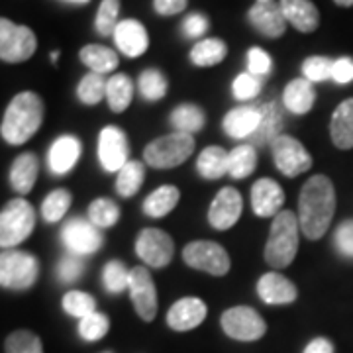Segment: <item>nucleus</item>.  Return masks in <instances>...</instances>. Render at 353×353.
Masks as SVG:
<instances>
[{
    "instance_id": "2f4dec72",
    "label": "nucleus",
    "mask_w": 353,
    "mask_h": 353,
    "mask_svg": "<svg viewBox=\"0 0 353 353\" xmlns=\"http://www.w3.org/2000/svg\"><path fill=\"white\" fill-rule=\"evenodd\" d=\"M204 112H202L201 106L196 104H181L176 106L175 110L171 112V126L175 128V132H181V134H196L204 128Z\"/></svg>"
},
{
    "instance_id": "9d476101",
    "label": "nucleus",
    "mask_w": 353,
    "mask_h": 353,
    "mask_svg": "<svg viewBox=\"0 0 353 353\" xmlns=\"http://www.w3.org/2000/svg\"><path fill=\"white\" fill-rule=\"evenodd\" d=\"M136 253L148 267L159 269L171 263L175 255V243L163 230L145 228L139 232L138 240H136Z\"/></svg>"
},
{
    "instance_id": "f704fd0d",
    "label": "nucleus",
    "mask_w": 353,
    "mask_h": 353,
    "mask_svg": "<svg viewBox=\"0 0 353 353\" xmlns=\"http://www.w3.org/2000/svg\"><path fill=\"white\" fill-rule=\"evenodd\" d=\"M143 179H145V167H143V163H139V161H128L122 167V171L118 173V179H116V190H118V194L124 196V199L134 196L141 189Z\"/></svg>"
},
{
    "instance_id": "4be33fe9",
    "label": "nucleus",
    "mask_w": 353,
    "mask_h": 353,
    "mask_svg": "<svg viewBox=\"0 0 353 353\" xmlns=\"http://www.w3.org/2000/svg\"><path fill=\"white\" fill-rule=\"evenodd\" d=\"M290 26L303 34H312L320 24V12L312 0H279Z\"/></svg>"
},
{
    "instance_id": "8fccbe9b",
    "label": "nucleus",
    "mask_w": 353,
    "mask_h": 353,
    "mask_svg": "<svg viewBox=\"0 0 353 353\" xmlns=\"http://www.w3.org/2000/svg\"><path fill=\"white\" fill-rule=\"evenodd\" d=\"M206 30H208V20H206L204 14H189L185 18V22H183V34L187 38H201V36L206 34Z\"/></svg>"
},
{
    "instance_id": "a18cd8bd",
    "label": "nucleus",
    "mask_w": 353,
    "mask_h": 353,
    "mask_svg": "<svg viewBox=\"0 0 353 353\" xmlns=\"http://www.w3.org/2000/svg\"><path fill=\"white\" fill-rule=\"evenodd\" d=\"M108 328H110V320H108V316L101 314V312H94L79 322V334L87 341L102 340L108 334Z\"/></svg>"
},
{
    "instance_id": "20e7f679",
    "label": "nucleus",
    "mask_w": 353,
    "mask_h": 353,
    "mask_svg": "<svg viewBox=\"0 0 353 353\" xmlns=\"http://www.w3.org/2000/svg\"><path fill=\"white\" fill-rule=\"evenodd\" d=\"M36 226V210L24 199L10 201L0 214V245L10 250L30 238Z\"/></svg>"
},
{
    "instance_id": "c03bdc74",
    "label": "nucleus",
    "mask_w": 353,
    "mask_h": 353,
    "mask_svg": "<svg viewBox=\"0 0 353 353\" xmlns=\"http://www.w3.org/2000/svg\"><path fill=\"white\" fill-rule=\"evenodd\" d=\"M263 88V77L253 75V73H241L232 83V94L238 101H252Z\"/></svg>"
},
{
    "instance_id": "864d4df0",
    "label": "nucleus",
    "mask_w": 353,
    "mask_h": 353,
    "mask_svg": "<svg viewBox=\"0 0 353 353\" xmlns=\"http://www.w3.org/2000/svg\"><path fill=\"white\" fill-rule=\"evenodd\" d=\"M189 0H153V10L159 16H175L187 8Z\"/></svg>"
},
{
    "instance_id": "37998d69",
    "label": "nucleus",
    "mask_w": 353,
    "mask_h": 353,
    "mask_svg": "<svg viewBox=\"0 0 353 353\" xmlns=\"http://www.w3.org/2000/svg\"><path fill=\"white\" fill-rule=\"evenodd\" d=\"M118 16H120V0H102L97 12V32L101 36H114L116 28H118Z\"/></svg>"
},
{
    "instance_id": "39448f33",
    "label": "nucleus",
    "mask_w": 353,
    "mask_h": 353,
    "mask_svg": "<svg viewBox=\"0 0 353 353\" xmlns=\"http://www.w3.org/2000/svg\"><path fill=\"white\" fill-rule=\"evenodd\" d=\"M194 152V139L190 134L173 132L163 138L153 139L143 150L145 163L153 169H173L185 163Z\"/></svg>"
},
{
    "instance_id": "de8ad7c7",
    "label": "nucleus",
    "mask_w": 353,
    "mask_h": 353,
    "mask_svg": "<svg viewBox=\"0 0 353 353\" xmlns=\"http://www.w3.org/2000/svg\"><path fill=\"white\" fill-rule=\"evenodd\" d=\"M273 69V61L271 55L267 51L259 50V48H252L248 51V71L257 77H265L271 73Z\"/></svg>"
},
{
    "instance_id": "49530a36",
    "label": "nucleus",
    "mask_w": 353,
    "mask_h": 353,
    "mask_svg": "<svg viewBox=\"0 0 353 353\" xmlns=\"http://www.w3.org/2000/svg\"><path fill=\"white\" fill-rule=\"evenodd\" d=\"M332 71H334V61L330 57L312 55V57L304 59V79H308L310 83H324V81H328V79H332Z\"/></svg>"
},
{
    "instance_id": "bb28decb",
    "label": "nucleus",
    "mask_w": 353,
    "mask_h": 353,
    "mask_svg": "<svg viewBox=\"0 0 353 353\" xmlns=\"http://www.w3.org/2000/svg\"><path fill=\"white\" fill-rule=\"evenodd\" d=\"M281 130H283L281 108L277 102H267L261 106V124L252 136V143H257V145L273 143L281 136Z\"/></svg>"
},
{
    "instance_id": "7c9ffc66",
    "label": "nucleus",
    "mask_w": 353,
    "mask_h": 353,
    "mask_svg": "<svg viewBox=\"0 0 353 353\" xmlns=\"http://www.w3.org/2000/svg\"><path fill=\"white\" fill-rule=\"evenodd\" d=\"M134 97V85L130 81V77L124 73H118L108 79V87H106V102L110 106L112 112H124Z\"/></svg>"
},
{
    "instance_id": "a211bd4d",
    "label": "nucleus",
    "mask_w": 353,
    "mask_h": 353,
    "mask_svg": "<svg viewBox=\"0 0 353 353\" xmlns=\"http://www.w3.org/2000/svg\"><path fill=\"white\" fill-rule=\"evenodd\" d=\"M285 202V192L277 181L259 179L252 187V208L261 218H275Z\"/></svg>"
},
{
    "instance_id": "cd10ccee",
    "label": "nucleus",
    "mask_w": 353,
    "mask_h": 353,
    "mask_svg": "<svg viewBox=\"0 0 353 353\" xmlns=\"http://www.w3.org/2000/svg\"><path fill=\"white\" fill-rule=\"evenodd\" d=\"M79 57L92 73H99V75H106L118 67V53L110 48L97 46V43L85 46L79 53Z\"/></svg>"
},
{
    "instance_id": "c756f323",
    "label": "nucleus",
    "mask_w": 353,
    "mask_h": 353,
    "mask_svg": "<svg viewBox=\"0 0 353 353\" xmlns=\"http://www.w3.org/2000/svg\"><path fill=\"white\" fill-rule=\"evenodd\" d=\"M228 53V46L218 38H206L190 50V61L196 67H214L222 63Z\"/></svg>"
},
{
    "instance_id": "f3484780",
    "label": "nucleus",
    "mask_w": 353,
    "mask_h": 353,
    "mask_svg": "<svg viewBox=\"0 0 353 353\" xmlns=\"http://www.w3.org/2000/svg\"><path fill=\"white\" fill-rule=\"evenodd\" d=\"M206 304L196 296H187L176 301L169 312H167V324L175 332H189V330L201 326L206 318Z\"/></svg>"
},
{
    "instance_id": "bf43d9fd",
    "label": "nucleus",
    "mask_w": 353,
    "mask_h": 353,
    "mask_svg": "<svg viewBox=\"0 0 353 353\" xmlns=\"http://www.w3.org/2000/svg\"><path fill=\"white\" fill-rule=\"evenodd\" d=\"M257 2H267V0H257Z\"/></svg>"
},
{
    "instance_id": "09e8293b",
    "label": "nucleus",
    "mask_w": 353,
    "mask_h": 353,
    "mask_svg": "<svg viewBox=\"0 0 353 353\" xmlns=\"http://www.w3.org/2000/svg\"><path fill=\"white\" fill-rule=\"evenodd\" d=\"M83 275V259L75 253H67L63 259L59 261L57 267V277L63 283H73Z\"/></svg>"
},
{
    "instance_id": "603ef678",
    "label": "nucleus",
    "mask_w": 353,
    "mask_h": 353,
    "mask_svg": "<svg viewBox=\"0 0 353 353\" xmlns=\"http://www.w3.org/2000/svg\"><path fill=\"white\" fill-rule=\"evenodd\" d=\"M332 81L338 85H347L353 81V59L352 57H340L334 61V71H332Z\"/></svg>"
},
{
    "instance_id": "58836bf2",
    "label": "nucleus",
    "mask_w": 353,
    "mask_h": 353,
    "mask_svg": "<svg viewBox=\"0 0 353 353\" xmlns=\"http://www.w3.org/2000/svg\"><path fill=\"white\" fill-rule=\"evenodd\" d=\"M88 220L97 228H110L120 220V208L110 199H97L88 206Z\"/></svg>"
},
{
    "instance_id": "5701e85b",
    "label": "nucleus",
    "mask_w": 353,
    "mask_h": 353,
    "mask_svg": "<svg viewBox=\"0 0 353 353\" xmlns=\"http://www.w3.org/2000/svg\"><path fill=\"white\" fill-rule=\"evenodd\" d=\"M81 157V141L75 136H61L50 148V169L55 175L69 173Z\"/></svg>"
},
{
    "instance_id": "13d9d810",
    "label": "nucleus",
    "mask_w": 353,
    "mask_h": 353,
    "mask_svg": "<svg viewBox=\"0 0 353 353\" xmlns=\"http://www.w3.org/2000/svg\"><path fill=\"white\" fill-rule=\"evenodd\" d=\"M67 2H79V4H83V2H88V0H67Z\"/></svg>"
},
{
    "instance_id": "6ab92c4d",
    "label": "nucleus",
    "mask_w": 353,
    "mask_h": 353,
    "mask_svg": "<svg viewBox=\"0 0 353 353\" xmlns=\"http://www.w3.org/2000/svg\"><path fill=\"white\" fill-rule=\"evenodd\" d=\"M114 41L126 57H139L150 48L148 32L138 20H122L114 32Z\"/></svg>"
},
{
    "instance_id": "473e14b6",
    "label": "nucleus",
    "mask_w": 353,
    "mask_h": 353,
    "mask_svg": "<svg viewBox=\"0 0 353 353\" xmlns=\"http://www.w3.org/2000/svg\"><path fill=\"white\" fill-rule=\"evenodd\" d=\"M257 165V152L252 143H243L234 148L228 155V175L234 179H245L255 171Z\"/></svg>"
},
{
    "instance_id": "4c0bfd02",
    "label": "nucleus",
    "mask_w": 353,
    "mask_h": 353,
    "mask_svg": "<svg viewBox=\"0 0 353 353\" xmlns=\"http://www.w3.org/2000/svg\"><path fill=\"white\" fill-rule=\"evenodd\" d=\"M139 92L145 101H161L167 94V77L159 69H145L138 81Z\"/></svg>"
},
{
    "instance_id": "393cba45",
    "label": "nucleus",
    "mask_w": 353,
    "mask_h": 353,
    "mask_svg": "<svg viewBox=\"0 0 353 353\" xmlns=\"http://www.w3.org/2000/svg\"><path fill=\"white\" fill-rule=\"evenodd\" d=\"M316 101V92L308 79H294L285 87L283 102L287 110L292 114H306L312 110Z\"/></svg>"
},
{
    "instance_id": "3c124183",
    "label": "nucleus",
    "mask_w": 353,
    "mask_h": 353,
    "mask_svg": "<svg viewBox=\"0 0 353 353\" xmlns=\"http://www.w3.org/2000/svg\"><path fill=\"white\" fill-rule=\"evenodd\" d=\"M336 245L345 257H353V220H345L336 230Z\"/></svg>"
},
{
    "instance_id": "ea45409f",
    "label": "nucleus",
    "mask_w": 353,
    "mask_h": 353,
    "mask_svg": "<svg viewBox=\"0 0 353 353\" xmlns=\"http://www.w3.org/2000/svg\"><path fill=\"white\" fill-rule=\"evenodd\" d=\"M63 310L79 320L97 312V301L83 290H69L63 296Z\"/></svg>"
},
{
    "instance_id": "a19ab883",
    "label": "nucleus",
    "mask_w": 353,
    "mask_h": 353,
    "mask_svg": "<svg viewBox=\"0 0 353 353\" xmlns=\"http://www.w3.org/2000/svg\"><path fill=\"white\" fill-rule=\"evenodd\" d=\"M6 353H43L41 340L30 330H16L4 341Z\"/></svg>"
},
{
    "instance_id": "f257e3e1",
    "label": "nucleus",
    "mask_w": 353,
    "mask_h": 353,
    "mask_svg": "<svg viewBox=\"0 0 353 353\" xmlns=\"http://www.w3.org/2000/svg\"><path fill=\"white\" fill-rule=\"evenodd\" d=\"M336 212V190L326 175L310 176L299 199V224L308 240H320L328 232Z\"/></svg>"
},
{
    "instance_id": "2eb2a0df",
    "label": "nucleus",
    "mask_w": 353,
    "mask_h": 353,
    "mask_svg": "<svg viewBox=\"0 0 353 353\" xmlns=\"http://www.w3.org/2000/svg\"><path fill=\"white\" fill-rule=\"evenodd\" d=\"M248 20L261 36L269 39L281 38L289 24L283 14L281 2H275V0L255 2L248 12Z\"/></svg>"
},
{
    "instance_id": "6e6d98bb",
    "label": "nucleus",
    "mask_w": 353,
    "mask_h": 353,
    "mask_svg": "<svg viewBox=\"0 0 353 353\" xmlns=\"http://www.w3.org/2000/svg\"><path fill=\"white\" fill-rule=\"evenodd\" d=\"M338 6H343V8H347V6H353V0H334Z\"/></svg>"
},
{
    "instance_id": "4d7b16f0",
    "label": "nucleus",
    "mask_w": 353,
    "mask_h": 353,
    "mask_svg": "<svg viewBox=\"0 0 353 353\" xmlns=\"http://www.w3.org/2000/svg\"><path fill=\"white\" fill-rule=\"evenodd\" d=\"M50 57H51V61H53V63H55V61H57V59H59V51H53V53H51Z\"/></svg>"
},
{
    "instance_id": "aec40b11",
    "label": "nucleus",
    "mask_w": 353,
    "mask_h": 353,
    "mask_svg": "<svg viewBox=\"0 0 353 353\" xmlns=\"http://www.w3.org/2000/svg\"><path fill=\"white\" fill-rule=\"evenodd\" d=\"M257 294L267 304H290L296 301V287L292 281L273 271L257 281Z\"/></svg>"
},
{
    "instance_id": "f8f14e48",
    "label": "nucleus",
    "mask_w": 353,
    "mask_h": 353,
    "mask_svg": "<svg viewBox=\"0 0 353 353\" xmlns=\"http://www.w3.org/2000/svg\"><path fill=\"white\" fill-rule=\"evenodd\" d=\"M61 240L65 248L79 257L97 253L104 243L101 228H97L90 220H83V218H73L65 224L61 230Z\"/></svg>"
},
{
    "instance_id": "b1692460",
    "label": "nucleus",
    "mask_w": 353,
    "mask_h": 353,
    "mask_svg": "<svg viewBox=\"0 0 353 353\" xmlns=\"http://www.w3.org/2000/svg\"><path fill=\"white\" fill-rule=\"evenodd\" d=\"M330 136L336 148L352 150L353 148V99L343 101L332 114Z\"/></svg>"
},
{
    "instance_id": "ddd939ff",
    "label": "nucleus",
    "mask_w": 353,
    "mask_h": 353,
    "mask_svg": "<svg viewBox=\"0 0 353 353\" xmlns=\"http://www.w3.org/2000/svg\"><path fill=\"white\" fill-rule=\"evenodd\" d=\"M130 296L138 316L143 322H152L157 314V289L148 267H134L130 271Z\"/></svg>"
},
{
    "instance_id": "c9c22d12",
    "label": "nucleus",
    "mask_w": 353,
    "mask_h": 353,
    "mask_svg": "<svg viewBox=\"0 0 353 353\" xmlns=\"http://www.w3.org/2000/svg\"><path fill=\"white\" fill-rule=\"evenodd\" d=\"M106 87H108V81L104 79V75L90 71L81 79L77 87V97L83 104L92 106V104H99L102 99H106Z\"/></svg>"
},
{
    "instance_id": "72a5a7b5",
    "label": "nucleus",
    "mask_w": 353,
    "mask_h": 353,
    "mask_svg": "<svg viewBox=\"0 0 353 353\" xmlns=\"http://www.w3.org/2000/svg\"><path fill=\"white\" fill-rule=\"evenodd\" d=\"M228 155L230 153L218 145H210L206 148L204 152L199 155V163H196V169L204 179L208 181H214V179H220L228 173Z\"/></svg>"
},
{
    "instance_id": "052dcab7",
    "label": "nucleus",
    "mask_w": 353,
    "mask_h": 353,
    "mask_svg": "<svg viewBox=\"0 0 353 353\" xmlns=\"http://www.w3.org/2000/svg\"><path fill=\"white\" fill-rule=\"evenodd\" d=\"M106 353H110V352H106Z\"/></svg>"
},
{
    "instance_id": "a878e982",
    "label": "nucleus",
    "mask_w": 353,
    "mask_h": 353,
    "mask_svg": "<svg viewBox=\"0 0 353 353\" xmlns=\"http://www.w3.org/2000/svg\"><path fill=\"white\" fill-rule=\"evenodd\" d=\"M39 163L34 153H22L16 157V161L10 167V185L16 192L28 194L34 189L36 179H38Z\"/></svg>"
},
{
    "instance_id": "e433bc0d",
    "label": "nucleus",
    "mask_w": 353,
    "mask_h": 353,
    "mask_svg": "<svg viewBox=\"0 0 353 353\" xmlns=\"http://www.w3.org/2000/svg\"><path fill=\"white\" fill-rule=\"evenodd\" d=\"M71 202H73V196H71L69 190L55 189L53 192H50L43 199V202H41V216H43V220L50 222V224L59 222L67 214Z\"/></svg>"
},
{
    "instance_id": "412c9836",
    "label": "nucleus",
    "mask_w": 353,
    "mask_h": 353,
    "mask_svg": "<svg viewBox=\"0 0 353 353\" xmlns=\"http://www.w3.org/2000/svg\"><path fill=\"white\" fill-rule=\"evenodd\" d=\"M261 124V106H240L226 114L224 132L230 138L243 139L252 138Z\"/></svg>"
},
{
    "instance_id": "dca6fc26",
    "label": "nucleus",
    "mask_w": 353,
    "mask_h": 353,
    "mask_svg": "<svg viewBox=\"0 0 353 353\" xmlns=\"http://www.w3.org/2000/svg\"><path fill=\"white\" fill-rule=\"evenodd\" d=\"M241 208H243V202L238 190L232 187L220 189L208 208V222L216 230H230L240 220Z\"/></svg>"
},
{
    "instance_id": "7ed1b4c3",
    "label": "nucleus",
    "mask_w": 353,
    "mask_h": 353,
    "mask_svg": "<svg viewBox=\"0 0 353 353\" xmlns=\"http://www.w3.org/2000/svg\"><path fill=\"white\" fill-rule=\"evenodd\" d=\"M299 218L290 210H281L275 216L265 243V261L273 269H285L294 261L299 252Z\"/></svg>"
},
{
    "instance_id": "6e6552de",
    "label": "nucleus",
    "mask_w": 353,
    "mask_h": 353,
    "mask_svg": "<svg viewBox=\"0 0 353 353\" xmlns=\"http://www.w3.org/2000/svg\"><path fill=\"white\" fill-rule=\"evenodd\" d=\"M183 259L192 269L210 273L214 277H222L230 271V255L216 241H190L183 250Z\"/></svg>"
},
{
    "instance_id": "5fc2aeb1",
    "label": "nucleus",
    "mask_w": 353,
    "mask_h": 353,
    "mask_svg": "<svg viewBox=\"0 0 353 353\" xmlns=\"http://www.w3.org/2000/svg\"><path fill=\"white\" fill-rule=\"evenodd\" d=\"M303 353H334V345L326 338H316L304 347Z\"/></svg>"
},
{
    "instance_id": "9b49d317",
    "label": "nucleus",
    "mask_w": 353,
    "mask_h": 353,
    "mask_svg": "<svg viewBox=\"0 0 353 353\" xmlns=\"http://www.w3.org/2000/svg\"><path fill=\"white\" fill-rule=\"evenodd\" d=\"M222 328L238 341H255L263 338L267 324L250 306H234L222 314Z\"/></svg>"
},
{
    "instance_id": "c85d7f7f",
    "label": "nucleus",
    "mask_w": 353,
    "mask_h": 353,
    "mask_svg": "<svg viewBox=\"0 0 353 353\" xmlns=\"http://www.w3.org/2000/svg\"><path fill=\"white\" fill-rule=\"evenodd\" d=\"M181 199V192L173 185H165L153 190L152 194L143 202V212L150 218H163L176 206V202Z\"/></svg>"
},
{
    "instance_id": "423d86ee",
    "label": "nucleus",
    "mask_w": 353,
    "mask_h": 353,
    "mask_svg": "<svg viewBox=\"0 0 353 353\" xmlns=\"http://www.w3.org/2000/svg\"><path fill=\"white\" fill-rule=\"evenodd\" d=\"M38 275L39 261L30 252L4 250L0 255V285L4 289H30L38 281Z\"/></svg>"
},
{
    "instance_id": "4468645a",
    "label": "nucleus",
    "mask_w": 353,
    "mask_h": 353,
    "mask_svg": "<svg viewBox=\"0 0 353 353\" xmlns=\"http://www.w3.org/2000/svg\"><path fill=\"white\" fill-rule=\"evenodd\" d=\"M128 148L126 134L116 126L102 128L99 134V161L102 169L108 173H120L122 167L128 163Z\"/></svg>"
},
{
    "instance_id": "79ce46f5",
    "label": "nucleus",
    "mask_w": 353,
    "mask_h": 353,
    "mask_svg": "<svg viewBox=\"0 0 353 353\" xmlns=\"http://www.w3.org/2000/svg\"><path fill=\"white\" fill-rule=\"evenodd\" d=\"M130 271L126 265L122 261H108L104 265V271H102V281H104V287L108 292H122L124 289L130 287Z\"/></svg>"
},
{
    "instance_id": "0eeeda50",
    "label": "nucleus",
    "mask_w": 353,
    "mask_h": 353,
    "mask_svg": "<svg viewBox=\"0 0 353 353\" xmlns=\"http://www.w3.org/2000/svg\"><path fill=\"white\" fill-rule=\"evenodd\" d=\"M38 48L36 34L28 26H18L8 18L0 20V59L4 63L28 61Z\"/></svg>"
},
{
    "instance_id": "1a4fd4ad",
    "label": "nucleus",
    "mask_w": 353,
    "mask_h": 353,
    "mask_svg": "<svg viewBox=\"0 0 353 353\" xmlns=\"http://www.w3.org/2000/svg\"><path fill=\"white\" fill-rule=\"evenodd\" d=\"M271 152L277 169L285 176H299L312 167V157L303 143L292 136L281 134L273 143Z\"/></svg>"
},
{
    "instance_id": "f03ea898",
    "label": "nucleus",
    "mask_w": 353,
    "mask_h": 353,
    "mask_svg": "<svg viewBox=\"0 0 353 353\" xmlns=\"http://www.w3.org/2000/svg\"><path fill=\"white\" fill-rule=\"evenodd\" d=\"M43 122V102L36 92H18L2 116L0 134L10 145H20L32 138Z\"/></svg>"
}]
</instances>
